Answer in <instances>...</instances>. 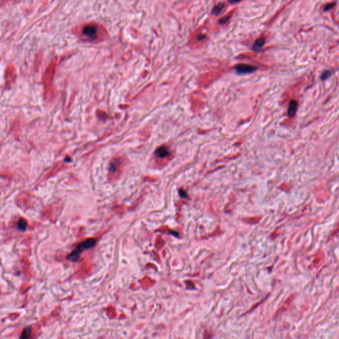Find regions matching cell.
Instances as JSON below:
<instances>
[{"instance_id": "2", "label": "cell", "mask_w": 339, "mask_h": 339, "mask_svg": "<svg viewBox=\"0 0 339 339\" xmlns=\"http://www.w3.org/2000/svg\"><path fill=\"white\" fill-rule=\"evenodd\" d=\"M82 35L84 38L91 41L96 40L100 38L101 28L98 24L91 23L85 24L82 28Z\"/></svg>"}, {"instance_id": "3", "label": "cell", "mask_w": 339, "mask_h": 339, "mask_svg": "<svg viewBox=\"0 0 339 339\" xmlns=\"http://www.w3.org/2000/svg\"><path fill=\"white\" fill-rule=\"evenodd\" d=\"M256 69H257V68L256 66H252V65L245 64H238L235 67V70L237 71L238 73L240 74L251 73L252 72L255 71Z\"/></svg>"}, {"instance_id": "7", "label": "cell", "mask_w": 339, "mask_h": 339, "mask_svg": "<svg viewBox=\"0 0 339 339\" xmlns=\"http://www.w3.org/2000/svg\"><path fill=\"white\" fill-rule=\"evenodd\" d=\"M264 43H265V40L264 38H260L257 39L254 42V45H253V49L255 50H258L259 49H261L264 45Z\"/></svg>"}, {"instance_id": "1", "label": "cell", "mask_w": 339, "mask_h": 339, "mask_svg": "<svg viewBox=\"0 0 339 339\" xmlns=\"http://www.w3.org/2000/svg\"><path fill=\"white\" fill-rule=\"evenodd\" d=\"M95 243H96V241H95V238H90L85 240V241H84L83 242H80V244L76 246V249L68 256L67 257L68 260L72 262L77 261V260L79 259L80 254L82 252L92 248L95 245Z\"/></svg>"}, {"instance_id": "13", "label": "cell", "mask_w": 339, "mask_h": 339, "mask_svg": "<svg viewBox=\"0 0 339 339\" xmlns=\"http://www.w3.org/2000/svg\"><path fill=\"white\" fill-rule=\"evenodd\" d=\"M184 193H185V191H183V190H180V196H181L187 197V196H186V195H184Z\"/></svg>"}, {"instance_id": "12", "label": "cell", "mask_w": 339, "mask_h": 339, "mask_svg": "<svg viewBox=\"0 0 339 339\" xmlns=\"http://www.w3.org/2000/svg\"><path fill=\"white\" fill-rule=\"evenodd\" d=\"M230 19V15H227L225 17V18H222L221 20H219V23L221 24H225V23H227L229 19Z\"/></svg>"}, {"instance_id": "9", "label": "cell", "mask_w": 339, "mask_h": 339, "mask_svg": "<svg viewBox=\"0 0 339 339\" xmlns=\"http://www.w3.org/2000/svg\"><path fill=\"white\" fill-rule=\"evenodd\" d=\"M224 8V4L223 3H219V4L217 5V6H215V8L213 9V11H212V13H213L215 15H218L219 13L221 12V10L222 9V8Z\"/></svg>"}, {"instance_id": "11", "label": "cell", "mask_w": 339, "mask_h": 339, "mask_svg": "<svg viewBox=\"0 0 339 339\" xmlns=\"http://www.w3.org/2000/svg\"><path fill=\"white\" fill-rule=\"evenodd\" d=\"M334 5H335V3H328V4H327V5H326V6H325V8H324V11H328V10H330L331 9H332V8H333V7L334 6Z\"/></svg>"}, {"instance_id": "8", "label": "cell", "mask_w": 339, "mask_h": 339, "mask_svg": "<svg viewBox=\"0 0 339 339\" xmlns=\"http://www.w3.org/2000/svg\"><path fill=\"white\" fill-rule=\"evenodd\" d=\"M27 226V222L25 219H20L18 222V228L19 230L24 231L26 230Z\"/></svg>"}, {"instance_id": "6", "label": "cell", "mask_w": 339, "mask_h": 339, "mask_svg": "<svg viewBox=\"0 0 339 339\" xmlns=\"http://www.w3.org/2000/svg\"><path fill=\"white\" fill-rule=\"evenodd\" d=\"M31 327H27L24 328L20 336V339H29L30 337V334H31Z\"/></svg>"}, {"instance_id": "10", "label": "cell", "mask_w": 339, "mask_h": 339, "mask_svg": "<svg viewBox=\"0 0 339 339\" xmlns=\"http://www.w3.org/2000/svg\"><path fill=\"white\" fill-rule=\"evenodd\" d=\"M333 70H326V71H325L323 73V74L321 75V79L322 80H325L328 79V78L331 76L332 74H333Z\"/></svg>"}, {"instance_id": "5", "label": "cell", "mask_w": 339, "mask_h": 339, "mask_svg": "<svg viewBox=\"0 0 339 339\" xmlns=\"http://www.w3.org/2000/svg\"><path fill=\"white\" fill-rule=\"evenodd\" d=\"M155 155L159 157V158H164V157L168 156L169 152L168 150L165 146H160L158 149H156L155 151Z\"/></svg>"}, {"instance_id": "4", "label": "cell", "mask_w": 339, "mask_h": 339, "mask_svg": "<svg viewBox=\"0 0 339 339\" xmlns=\"http://www.w3.org/2000/svg\"><path fill=\"white\" fill-rule=\"evenodd\" d=\"M297 109V102L295 100L291 101L288 108V115L290 117H293L295 116Z\"/></svg>"}]
</instances>
